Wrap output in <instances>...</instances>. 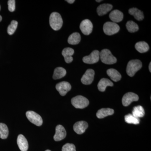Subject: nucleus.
Returning a JSON list of instances; mask_svg holds the SVG:
<instances>
[{
	"instance_id": "7",
	"label": "nucleus",
	"mask_w": 151,
	"mask_h": 151,
	"mask_svg": "<svg viewBox=\"0 0 151 151\" xmlns=\"http://www.w3.org/2000/svg\"><path fill=\"white\" fill-rule=\"evenodd\" d=\"M100 59V52L97 50H95L92 51L89 55L84 57L83 58V61L86 64H94L98 62Z\"/></svg>"
},
{
	"instance_id": "24",
	"label": "nucleus",
	"mask_w": 151,
	"mask_h": 151,
	"mask_svg": "<svg viewBox=\"0 0 151 151\" xmlns=\"http://www.w3.org/2000/svg\"><path fill=\"white\" fill-rule=\"evenodd\" d=\"M66 74L65 69L62 67H57L55 69L52 78L53 79H58L64 77Z\"/></svg>"
},
{
	"instance_id": "12",
	"label": "nucleus",
	"mask_w": 151,
	"mask_h": 151,
	"mask_svg": "<svg viewBox=\"0 0 151 151\" xmlns=\"http://www.w3.org/2000/svg\"><path fill=\"white\" fill-rule=\"evenodd\" d=\"M66 132L65 128L62 125H58L55 128V134L53 137L55 141H60L66 137Z\"/></svg>"
},
{
	"instance_id": "23",
	"label": "nucleus",
	"mask_w": 151,
	"mask_h": 151,
	"mask_svg": "<svg viewBox=\"0 0 151 151\" xmlns=\"http://www.w3.org/2000/svg\"><path fill=\"white\" fill-rule=\"evenodd\" d=\"M81 35L78 32H74L70 35L68 39V42L69 44L75 45L78 44L81 41Z\"/></svg>"
},
{
	"instance_id": "26",
	"label": "nucleus",
	"mask_w": 151,
	"mask_h": 151,
	"mask_svg": "<svg viewBox=\"0 0 151 151\" xmlns=\"http://www.w3.org/2000/svg\"><path fill=\"white\" fill-rule=\"evenodd\" d=\"M9 135L8 128L5 124L0 123V138L5 139Z\"/></svg>"
},
{
	"instance_id": "34",
	"label": "nucleus",
	"mask_w": 151,
	"mask_h": 151,
	"mask_svg": "<svg viewBox=\"0 0 151 151\" xmlns=\"http://www.w3.org/2000/svg\"><path fill=\"white\" fill-rule=\"evenodd\" d=\"M96 2H100L102 1V0H100V1H97V0H96Z\"/></svg>"
},
{
	"instance_id": "11",
	"label": "nucleus",
	"mask_w": 151,
	"mask_h": 151,
	"mask_svg": "<svg viewBox=\"0 0 151 151\" xmlns=\"http://www.w3.org/2000/svg\"><path fill=\"white\" fill-rule=\"evenodd\" d=\"M94 74L95 72L93 69H87L81 78L82 84L85 85H89L92 84L94 80Z\"/></svg>"
},
{
	"instance_id": "8",
	"label": "nucleus",
	"mask_w": 151,
	"mask_h": 151,
	"mask_svg": "<svg viewBox=\"0 0 151 151\" xmlns=\"http://www.w3.org/2000/svg\"><path fill=\"white\" fill-rule=\"evenodd\" d=\"M138 95L133 92H128L124 94L122 98V104L124 106H129L132 102L137 101L139 100Z\"/></svg>"
},
{
	"instance_id": "18",
	"label": "nucleus",
	"mask_w": 151,
	"mask_h": 151,
	"mask_svg": "<svg viewBox=\"0 0 151 151\" xmlns=\"http://www.w3.org/2000/svg\"><path fill=\"white\" fill-rule=\"evenodd\" d=\"M113 82L108 78H103L100 79L97 85V87L99 91L103 92L105 91L106 87L108 86H113Z\"/></svg>"
},
{
	"instance_id": "15",
	"label": "nucleus",
	"mask_w": 151,
	"mask_h": 151,
	"mask_svg": "<svg viewBox=\"0 0 151 151\" xmlns=\"http://www.w3.org/2000/svg\"><path fill=\"white\" fill-rule=\"evenodd\" d=\"M17 143L21 151H27L28 149V143L23 135L19 134L18 137Z\"/></svg>"
},
{
	"instance_id": "6",
	"label": "nucleus",
	"mask_w": 151,
	"mask_h": 151,
	"mask_svg": "<svg viewBox=\"0 0 151 151\" xmlns=\"http://www.w3.org/2000/svg\"><path fill=\"white\" fill-rule=\"evenodd\" d=\"M28 119L36 126L40 127L43 123L42 118L39 114L33 111H28L26 113Z\"/></svg>"
},
{
	"instance_id": "29",
	"label": "nucleus",
	"mask_w": 151,
	"mask_h": 151,
	"mask_svg": "<svg viewBox=\"0 0 151 151\" xmlns=\"http://www.w3.org/2000/svg\"><path fill=\"white\" fill-rule=\"evenodd\" d=\"M18 26V22L16 21L13 20L11 22V24L9 26L7 29V32L9 35H12L15 32Z\"/></svg>"
},
{
	"instance_id": "30",
	"label": "nucleus",
	"mask_w": 151,
	"mask_h": 151,
	"mask_svg": "<svg viewBox=\"0 0 151 151\" xmlns=\"http://www.w3.org/2000/svg\"><path fill=\"white\" fill-rule=\"evenodd\" d=\"M62 151H76L75 145L72 144L67 143L63 147Z\"/></svg>"
},
{
	"instance_id": "37",
	"label": "nucleus",
	"mask_w": 151,
	"mask_h": 151,
	"mask_svg": "<svg viewBox=\"0 0 151 151\" xmlns=\"http://www.w3.org/2000/svg\"><path fill=\"white\" fill-rule=\"evenodd\" d=\"M0 10H1V6H0Z\"/></svg>"
},
{
	"instance_id": "36",
	"label": "nucleus",
	"mask_w": 151,
	"mask_h": 151,
	"mask_svg": "<svg viewBox=\"0 0 151 151\" xmlns=\"http://www.w3.org/2000/svg\"><path fill=\"white\" fill-rule=\"evenodd\" d=\"M51 151L50 150H46V151Z\"/></svg>"
},
{
	"instance_id": "28",
	"label": "nucleus",
	"mask_w": 151,
	"mask_h": 151,
	"mask_svg": "<svg viewBox=\"0 0 151 151\" xmlns=\"http://www.w3.org/2000/svg\"><path fill=\"white\" fill-rule=\"evenodd\" d=\"M125 122L129 124H134L135 125L139 124L140 120L136 118L132 114H129L125 116Z\"/></svg>"
},
{
	"instance_id": "17",
	"label": "nucleus",
	"mask_w": 151,
	"mask_h": 151,
	"mask_svg": "<svg viewBox=\"0 0 151 151\" xmlns=\"http://www.w3.org/2000/svg\"><path fill=\"white\" fill-rule=\"evenodd\" d=\"M113 9V6L110 4H105L100 5L97 8V13L100 16L104 15L108 13Z\"/></svg>"
},
{
	"instance_id": "19",
	"label": "nucleus",
	"mask_w": 151,
	"mask_h": 151,
	"mask_svg": "<svg viewBox=\"0 0 151 151\" xmlns=\"http://www.w3.org/2000/svg\"><path fill=\"white\" fill-rule=\"evenodd\" d=\"M107 74L113 81L117 82L122 78V75L118 70L114 68H110L107 70Z\"/></svg>"
},
{
	"instance_id": "4",
	"label": "nucleus",
	"mask_w": 151,
	"mask_h": 151,
	"mask_svg": "<svg viewBox=\"0 0 151 151\" xmlns=\"http://www.w3.org/2000/svg\"><path fill=\"white\" fill-rule=\"evenodd\" d=\"M71 104L75 108L84 109L89 105V101L86 97L78 95L73 97L71 100Z\"/></svg>"
},
{
	"instance_id": "21",
	"label": "nucleus",
	"mask_w": 151,
	"mask_h": 151,
	"mask_svg": "<svg viewBox=\"0 0 151 151\" xmlns=\"http://www.w3.org/2000/svg\"><path fill=\"white\" fill-rule=\"evenodd\" d=\"M129 13L131 15L134 17L135 19L137 20L142 21L144 18L143 12L136 8L130 9L129 10Z\"/></svg>"
},
{
	"instance_id": "16",
	"label": "nucleus",
	"mask_w": 151,
	"mask_h": 151,
	"mask_svg": "<svg viewBox=\"0 0 151 151\" xmlns=\"http://www.w3.org/2000/svg\"><path fill=\"white\" fill-rule=\"evenodd\" d=\"M74 53L73 49L70 47L64 48L62 52V54L64 57V60L66 63H69L72 62L73 60L72 55Z\"/></svg>"
},
{
	"instance_id": "9",
	"label": "nucleus",
	"mask_w": 151,
	"mask_h": 151,
	"mask_svg": "<svg viewBox=\"0 0 151 151\" xmlns=\"http://www.w3.org/2000/svg\"><path fill=\"white\" fill-rule=\"evenodd\" d=\"M80 29L81 32L84 35H88L92 33L93 29V24L89 19L84 20L81 22Z\"/></svg>"
},
{
	"instance_id": "31",
	"label": "nucleus",
	"mask_w": 151,
	"mask_h": 151,
	"mask_svg": "<svg viewBox=\"0 0 151 151\" xmlns=\"http://www.w3.org/2000/svg\"><path fill=\"white\" fill-rule=\"evenodd\" d=\"M9 10L11 12H13L15 9V1L9 0L8 2Z\"/></svg>"
},
{
	"instance_id": "2",
	"label": "nucleus",
	"mask_w": 151,
	"mask_h": 151,
	"mask_svg": "<svg viewBox=\"0 0 151 151\" xmlns=\"http://www.w3.org/2000/svg\"><path fill=\"white\" fill-rule=\"evenodd\" d=\"M49 22L52 28L55 31L60 29L63 24L61 15L57 12H53L50 14Z\"/></svg>"
},
{
	"instance_id": "5",
	"label": "nucleus",
	"mask_w": 151,
	"mask_h": 151,
	"mask_svg": "<svg viewBox=\"0 0 151 151\" xmlns=\"http://www.w3.org/2000/svg\"><path fill=\"white\" fill-rule=\"evenodd\" d=\"M103 31L108 35H112L117 33L120 30L119 26L113 22H108L103 25Z\"/></svg>"
},
{
	"instance_id": "22",
	"label": "nucleus",
	"mask_w": 151,
	"mask_h": 151,
	"mask_svg": "<svg viewBox=\"0 0 151 151\" xmlns=\"http://www.w3.org/2000/svg\"><path fill=\"white\" fill-rule=\"evenodd\" d=\"M135 48L140 53H145L148 51L150 47L148 44L144 41L139 42L135 44Z\"/></svg>"
},
{
	"instance_id": "3",
	"label": "nucleus",
	"mask_w": 151,
	"mask_h": 151,
	"mask_svg": "<svg viewBox=\"0 0 151 151\" xmlns=\"http://www.w3.org/2000/svg\"><path fill=\"white\" fill-rule=\"evenodd\" d=\"M100 59L102 62L106 64H114L117 62V59L113 56L110 50L105 49L100 52Z\"/></svg>"
},
{
	"instance_id": "33",
	"label": "nucleus",
	"mask_w": 151,
	"mask_h": 151,
	"mask_svg": "<svg viewBox=\"0 0 151 151\" xmlns=\"http://www.w3.org/2000/svg\"><path fill=\"white\" fill-rule=\"evenodd\" d=\"M151 63H150V64H149V70H150V72H151Z\"/></svg>"
},
{
	"instance_id": "25",
	"label": "nucleus",
	"mask_w": 151,
	"mask_h": 151,
	"mask_svg": "<svg viewBox=\"0 0 151 151\" xmlns=\"http://www.w3.org/2000/svg\"><path fill=\"white\" fill-rule=\"evenodd\" d=\"M132 115L138 119L142 118L145 116V110L143 107L140 105L135 106L132 111Z\"/></svg>"
},
{
	"instance_id": "1",
	"label": "nucleus",
	"mask_w": 151,
	"mask_h": 151,
	"mask_svg": "<svg viewBox=\"0 0 151 151\" xmlns=\"http://www.w3.org/2000/svg\"><path fill=\"white\" fill-rule=\"evenodd\" d=\"M142 66V63L139 60L135 59L130 60L127 64V73L131 77H133L135 73L140 70Z\"/></svg>"
},
{
	"instance_id": "14",
	"label": "nucleus",
	"mask_w": 151,
	"mask_h": 151,
	"mask_svg": "<svg viewBox=\"0 0 151 151\" xmlns=\"http://www.w3.org/2000/svg\"><path fill=\"white\" fill-rule=\"evenodd\" d=\"M109 17L114 23H119L123 20L124 14L118 10H114L109 14Z\"/></svg>"
},
{
	"instance_id": "20",
	"label": "nucleus",
	"mask_w": 151,
	"mask_h": 151,
	"mask_svg": "<svg viewBox=\"0 0 151 151\" xmlns=\"http://www.w3.org/2000/svg\"><path fill=\"white\" fill-rule=\"evenodd\" d=\"M114 111L111 108H102L97 111L96 116L98 119H103L105 117L113 115Z\"/></svg>"
},
{
	"instance_id": "32",
	"label": "nucleus",
	"mask_w": 151,
	"mask_h": 151,
	"mask_svg": "<svg viewBox=\"0 0 151 151\" xmlns=\"http://www.w3.org/2000/svg\"><path fill=\"white\" fill-rule=\"evenodd\" d=\"M66 1L68 3H69V4H73V3L75 2V1H74V0H68V1Z\"/></svg>"
},
{
	"instance_id": "13",
	"label": "nucleus",
	"mask_w": 151,
	"mask_h": 151,
	"mask_svg": "<svg viewBox=\"0 0 151 151\" xmlns=\"http://www.w3.org/2000/svg\"><path fill=\"white\" fill-rule=\"evenodd\" d=\"M88 127L87 122L84 121H80L76 123L73 125V130L74 132L78 134H81L85 132Z\"/></svg>"
},
{
	"instance_id": "35",
	"label": "nucleus",
	"mask_w": 151,
	"mask_h": 151,
	"mask_svg": "<svg viewBox=\"0 0 151 151\" xmlns=\"http://www.w3.org/2000/svg\"><path fill=\"white\" fill-rule=\"evenodd\" d=\"M2 20V17L0 15V22Z\"/></svg>"
},
{
	"instance_id": "27",
	"label": "nucleus",
	"mask_w": 151,
	"mask_h": 151,
	"mask_svg": "<svg viewBox=\"0 0 151 151\" xmlns=\"http://www.w3.org/2000/svg\"><path fill=\"white\" fill-rule=\"evenodd\" d=\"M126 27L128 31L131 33L136 32L139 29L137 24L132 21L127 22L126 24Z\"/></svg>"
},
{
	"instance_id": "10",
	"label": "nucleus",
	"mask_w": 151,
	"mask_h": 151,
	"mask_svg": "<svg viewBox=\"0 0 151 151\" xmlns=\"http://www.w3.org/2000/svg\"><path fill=\"white\" fill-rule=\"evenodd\" d=\"M55 88L61 96H64L71 89V86L68 82L62 81L57 84Z\"/></svg>"
}]
</instances>
